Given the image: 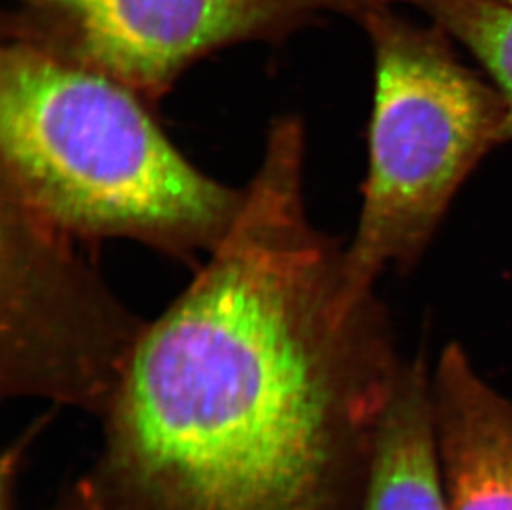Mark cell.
Here are the masks:
<instances>
[{
	"label": "cell",
	"instance_id": "6da1fadb",
	"mask_svg": "<svg viewBox=\"0 0 512 510\" xmlns=\"http://www.w3.org/2000/svg\"><path fill=\"white\" fill-rule=\"evenodd\" d=\"M304 169V128L281 118L228 234L146 323L102 414L103 510H358L406 361L310 221Z\"/></svg>",
	"mask_w": 512,
	"mask_h": 510
},
{
	"label": "cell",
	"instance_id": "ba28073f",
	"mask_svg": "<svg viewBox=\"0 0 512 510\" xmlns=\"http://www.w3.org/2000/svg\"><path fill=\"white\" fill-rule=\"evenodd\" d=\"M410 5L463 45L503 95L508 120L504 143L512 141V4L504 0H392Z\"/></svg>",
	"mask_w": 512,
	"mask_h": 510
},
{
	"label": "cell",
	"instance_id": "5b68a950",
	"mask_svg": "<svg viewBox=\"0 0 512 510\" xmlns=\"http://www.w3.org/2000/svg\"><path fill=\"white\" fill-rule=\"evenodd\" d=\"M7 39L113 78L155 106L186 68L247 40H281L324 12L388 0H14Z\"/></svg>",
	"mask_w": 512,
	"mask_h": 510
},
{
	"label": "cell",
	"instance_id": "8992f818",
	"mask_svg": "<svg viewBox=\"0 0 512 510\" xmlns=\"http://www.w3.org/2000/svg\"><path fill=\"white\" fill-rule=\"evenodd\" d=\"M450 510H512V403L458 343L431 368Z\"/></svg>",
	"mask_w": 512,
	"mask_h": 510
},
{
	"label": "cell",
	"instance_id": "52a82bcc",
	"mask_svg": "<svg viewBox=\"0 0 512 510\" xmlns=\"http://www.w3.org/2000/svg\"><path fill=\"white\" fill-rule=\"evenodd\" d=\"M363 510H450L426 358L406 361L378 421Z\"/></svg>",
	"mask_w": 512,
	"mask_h": 510
},
{
	"label": "cell",
	"instance_id": "30bf717a",
	"mask_svg": "<svg viewBox=\"0 0 512 510\" xmlns=\"http://www.w3.org/2000/svg\"><path fill=\"white\" fill-rule=\"evenodd\" d=\"M504 2H509V4H512V0H504Z\"/></svg>",
	"mask_w": 512,
	"mask_h": 510
},
{
	"label": "cell",
	"instance_id": "3957f363",
	"mask_svg": "<svg viewBox=\"0 0 512 510\" xmlns=\"http://www.w3.org/2000/svg\"><path fill=\"white\" fill-rule=\"evenodd\" d=\"M358 22L372 42L375 93L345 269L353 287L375 290L383 274L411 269L425 254L469 174L503 145L508 108L440 27L411 22L387 4Z\"/></svg>",
	"mask_w": 512,
	"mask_h": 510
},
{
	"label": "cell",
	"instance_id": "9c48e42d",
	"mask_svg": "<svg viewBox=\"0 0 512 510\" xmlns=\"http://www.w3.org/2000/svg\"><path fill=\"white\" fill-rule=\"evenodd\" d=\"M55 510H88L87 506H85V502H83L82 496H80V492L77 491V487H75V491L70 492L67 497H65V501L60 504Z\"/></svg>",
	"mask_w": 512,
	"mask_h": 510
},
{
	"label": "cell",
	"instance_id": "277c9868",
	"mask_svg": "<svg viewBox=\"0 0 512 510\" xmlns=\"http://www.w3.org/2000/svg\"><path fill=\"white\" fill-rule=\"evenodd\" d=\"M4 395L102 416L146 323L108 290L75 239L0 188Z\"/></svg>",
	"mask_w": 512,
	"mask_h": 510
},
{
	"label": "cell",
	"instance_id": "7a4b0ae2",
	"mask_svg": "<svg viewBox=\"0 0 512 510\" xmlns=\"http://www.w3.org/2000/svg\"><path fill=\"white\" fill-rule=\"evenodd\" d=\"M0 188L75 241L130 239L198 264L246 189L196 168L145 98L113 78L7 39L0 53Z\"/></svg>",
	"mask_w": 512,
	"mask_h": 510
}]
</instances>
